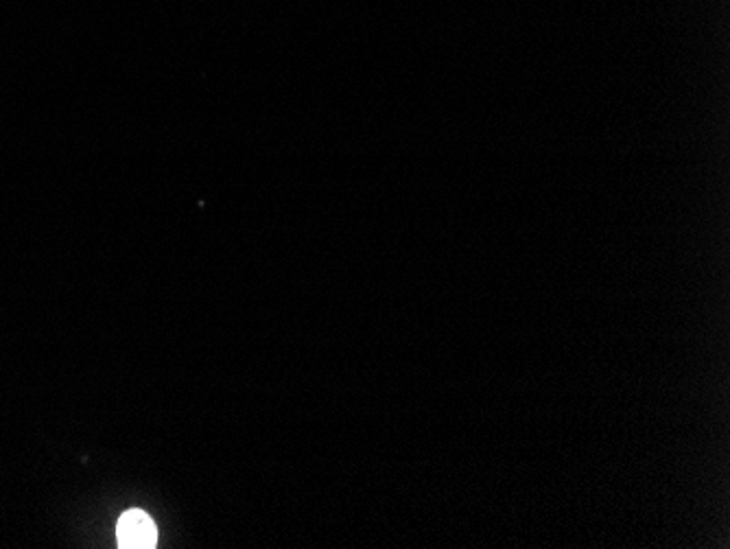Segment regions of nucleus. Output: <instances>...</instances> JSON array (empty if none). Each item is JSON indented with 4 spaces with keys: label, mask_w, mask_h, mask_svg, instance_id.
<instances>
[{
    "label": "nucleus",
    "mask_w": 730,
    "mask_h": 549,
    "mask_svg": "<svg viewBox=\"0 0 730 549\" xmlns=\"http://www.w3.org/2000/svg\"><path fill=\"white\" fill-rule=\"evenodd\" d=\"M116 539L121 547H153L158 541V530L145 512L129 510L119 519Z\"/></svg>",
    "instance_id": "1"
}]
</instances>
